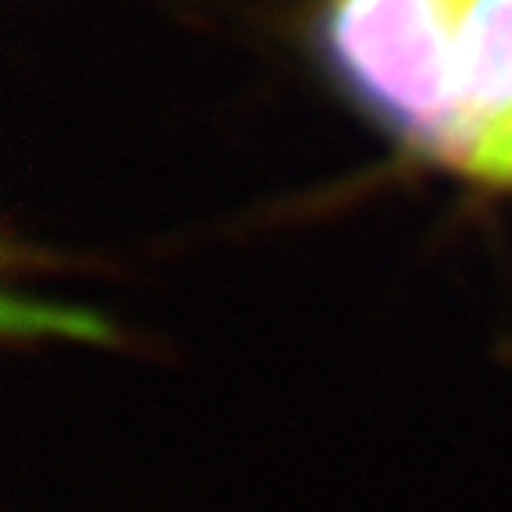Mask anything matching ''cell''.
<instances>
[{
  "label": "cell",
  "instance_id": "1",
  "mask_svg": "<svg viewBox=\"0 0 512 512\" xmlns=\"http://www.w3.org/2000/svg\"><path fill=\"white\" fill-rule=\"evenodd\" d=\"M470 0H328L320 54L399 143L456 164L459 40Z\"/></svg>",
  "mask_w": 512,
  "mask_h": 512
}]
</instances>
